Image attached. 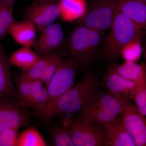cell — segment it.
<instances>
[{"instance_id":"13","label":"cell","mask_w":146,"mask_h":146,"mask_svg":"<svg viewBox=\"0 0 146 146\" xmlns=\"http://www.w3.org/2000/svg\"><path fill=\"white\" fill-rule=\"evenodd\" d=\"M104 135V146H136L124 127L121 117L101 125Z\"/></svg>"},{"instance_id":"21","label":"cell","mask_w":146,"mask_h":146,"mask_svg":"<svg viewBox=\"0 0 146 146\" xmlns=\"http://www.w3.org/2000/svg\"><path fill=\"white\" fill-rule=\"evenodd\" d=\"M58 5L60 16L66 21H73L82 14L84 9L82 0H59Z\"/></svg>"},{"instance_id":"23","label":"cell","mask_w":146,"mask_h":146,"mask_svg":"<svg viewBox=\"0 0 146 146\" xmlns=\"http://www.w3.org/2000/svg\"><path fill=\"white\" fill-rule=\"evenodd\" d=\"M47 145L42 135L35 128H29L18 136L17 146Z\"/></svg>"},{"instance_id":"31","label":"cell","mask_w":146,"mask_h":146,"mask_svg":"<svg viewBox=\"0 0 146 146\" xmlns=\"http://www.w3.org/2000/svg\"><path fill=\"white\" fill-rule=\"evenodd\" d=\"M0 1H2L3 2L13 7L16 0H0Z\"/></svg>"},{"instance_id":"32","label":"cell","mask_w":146,"mask_h":146,"mask_svg":"<svg viewBox=\"0 0 146 146\" xmlns=\"http://www.w3.org/2000/svg\"><path fill=\"white\" fill-rule=\"evenodd\" d=\"M140 1H142L144 2H146V0H140Z\"/></svg>"},{"instance_id":"5","label":"cell","mask_w":146,"mask_h":146,"mask_svg":"<svg viewBox=\"0 0 146 146\" xmlns=\"http://www.w3.org/2000/svg\"><path fill=\"white\" fill-rule=\"evenodd\" d=\"M63 125L68 128L75 146H104V135L100 125L76 116L66 118Z\"/></svg>"},{"instance_id":"24","label":"cell","mask_w":146,"mask_h":146,"mask_svg":"<svg viewBox=\"0 0 146 146\" xmlns=\"http://www.w3.org/2000/svg\"><path fill=\"white\" fill-rule=\"evenodd\" d=\"M53 52L46 56L42 57L31 69L25 72H22L19 76L30 81L40 80L47 65L52 58Z\"/></svg>"},{"instance_id":"16","label":"cell","mask_w":146,"mask_h":146,"mask_svg":"<svg viewBox=\"0 0 146 146\" xmlns=\"http://www.w3.org/2000/svg\"><path fill=\"white\" fill-rule=\"evenodd\" d=\"M9 34L18 44L23 46H34L36 40V28L28 21L17 22L11 27Z\"/></svg>"},{"instance_id":"20","label":"cell","mask_w":146,"mask_h":146,"mask_svg":"<svg viewBox=\"0 0 146 146\" xmlns=\"http://www.w3.org/2000/svg\"><path fill=\"white\" fill-rule=\"evenodd\" d=\"M135 85L130 100L135 103L139 112L146 115V72H144L134 81Z\"/></svg>"},{"instance_id":"8","label":"cell","mask_w":146,"mask_h":146,"mask_svg":"<svg viewBox=\"0 0 146 146\" xmlns=\"http://www.w3.org/2000/svg\"><path fill=\"white\" fill-rule=\"evenodd\" d=\"M117 0H91L80 20L81 25L104 31L109 28L115 13Z\"/></svg>"},{"instance_id":"1","label":"cell","mask_w":146,"mask_h":146,"mask_svg":"<svg viewBox=\"0 0 146 146\" xmlns=\"http://www.w3.org/2000/svg\"><path fill=\"white\" fill-rule=\"evenodd\" d=\"M102 86L96 74L85 70L81 80L47 106L39 119L47 123L58 116L70 115V118L74 117Z\"/></svg>"},{"instance_id":"3","label":"cell","mask_w":146,"mask_h":146,"mask_svg":"<svg viewBox=\"0 0 146 146\" xmlns=\"http://www.w3.org/2000/svg\"><path fill=\"white\" fill-rule=\"evenodd\" d=\"M127 101L116 98L101 87L93 95L76 116L102 125L121 117Z\"/></svg>"},{"instance_id":"15","label":"cell","mask_w":146,"mask_h":146,"mask_svg":"<svg viewBox=\"0 0 146 146\" xmlns=\"http://www.w3.org/2000/svg\"><path fill=\"white\" fill-rule=\"evenodd\" d=\"M0 96L18 99L16 87L13 84L11 64L3 45H0Z\"/></svg>"},{"instance_id":"6","label":"cell","mask_w":146,"mask_h":146,"mask_svg":"<svg viewBox=\"0 0 146 146\" xmlns=\"http://www.w3.org/2000/svg\"><path fill=\"white\" fill-rule=\"evenodd\" d=\"M80 69L78 64L72 59H63L46 86L48 98L45 109L72 88Z\"/></svg>"},{"instance_id":"7","label":"cell","mask_w":146,"mask_h":146,"mask_svg":"<svg viewBox=\"0 0 146 146\" xmlns=\"http://www.w3.org/2000/svg\"><path fill=\"white\" fill-rule=\"evenodd\" d=\"M27 108L18 99L0 96V133L27 125L30 120Z\"/></svg>"},{"instance_id":"29","label":"cell","mask_w":146,"mask_h":146,"mask_svg":"<svg viewBox=\"0 0 146 146\" xmlns=\"http://www.w3.org/2000/svg\"><path fill=\"white\" fill-rule=\"evenodd\" d=\"M19 129H9L0 133V146H17Z\"/></svg>"},{"instance_id":"28","label":"cell","mask_w":146,"mask_h":146,"mask_svg":"<svg viewBox=\"0 0 146 146\" xmlns=\"http://www.w3.org/2000/svg\"><path fill=\"white\" fill-rule=\"evenodd\" d=\"M62 60L63 58L59 52H54L52 58L47 65L40 79L43 84L48 86Z\"/></svg>"},{"instance_id":"25","label":"cell","mask_w":146,"mask_h":146,"mask_svg":"<svg viewBox=\"0 0 146 146\" xmlns=\"http://www.w3.org/2000/svg\"><path fill=\"white\" fill-rule=\"evenodd\" d=\"M16 84L18 100L25 107L32 108L31 81L18 76Z\"/></svg>"},{"instance_id":"2","label":"cell","mask_w":146,"mask_h":146,"mask_svg":"<svg viewBox=\"0 0 146 146\" xmlns=\"http://www.w3.org/2000/svg\"><path fill=\"white\" fill-rule=\"evenodd\" d=\"M104 31L80 25L71 34L68 42L70 58L81 69L89 67L96 57Z\"/></svg>"},{"instance_id":"4","label":"cell","mask_w":146,"mask_h":146,"mask_svg":"<svg viewBox=\"0 0 146 146\" xmlns=\"http://www.w3.org/2000/svg\"><path fill=\"white\" fill-rule=\"evenodd\" d=\"M110 31L103 43L102 54L110 61L120 54L121 50L133 39L141 36V29L122 13L115 12Z\"/></svg>"},{"instance_id":"22","label":"cell","mask_w":146,"mask_h":146,"mask_svg":"<svg viewBox=\"0 0 146 146\" xmlns=\"http://www.w3.org/2000/svg\"><path fill=\"white\" fill-rule=\"evenodd\" d=\"M13 7L0 1V43L9 34L16 22L13 15Z\"/></svg>"},{"instance_id":"10","label":"cell","mask_w":146,"mask_h":146,"mask_svg":"<svg viewBox=\"0 0 146 146\" xmlns=\"http://www.w3.org/2000/svg\"><path fill=\"white\" fill-rule=\"evenodd\" d=\"M26 15L28 21L32 23L36 29L42 31L60 16L58 2L31 4L27 9Z\"/></svg>"},{"instance_id":"17","label":"cell","mask_w":146,"mask_h":146,"mask_svg":"<svg viewBox=\"0 0 146 146\" xmlns=\"http://www.w3.org/2000/svg\"><path fill=\"white\" fill-rule=\"evenodd\" d=\"M41 58L31 47L23 46L14 51L9 60L11 65L21 69L22 72H25L31 69Z\"/></svg>"},{"instance_id":"27","label":"cell","mask_w":146,"mask_h":146,"mask_svg":"<svg viewBox=\"0 0 146 146\" xmlns=\"http://www.w3.org/2000/svg\"><path fill=\"white\" fill-rule=\"evenodd\" d=\"M141 37L133 39L121 50L120 54L125 61L136 62L141 58L142 53Z\"/></svg>"},{"instance_id":"18","label":"cell","mask_w":146,"mask_h":146,"mask_svg":"<svg viewBox=\"0 0 146 146\" xmlns=\"http://www.w3.org/2000/svg\"><path fill=\"white\" fill-rule=\"evenodd\" d=\"M32 108L39 117L45 109L48 101V94L46 88L40 80L31 81Z\"/></svg>"},{"instance_id":"14","label":"cell","mask_w":146,"mask_h":146,"mask_svg":"<svg viewBox=\"0 0 146 146\" xmlns=\"http://www.w3.org/2000/svg\"><path fill=\"white\" fill-rule=\"evenodd\" d=\"M115 12L122 13L140 28L146 25V2L140 0H117Z\"/></svg>"},{"instance_id":"11","label":"cell","mask_w":146,"mask_h":146,"mask_svg":"<svg viewBox=\"0 0 146 146\" xmlns=\"http://www.w3.org/2000/svg\"><path fill=\"white\" fill-rule=\"evenodd\" d=\"M41 31L33 47L37 54L44 57L54 52L62 44L64 32L60 25L54 23Z\"/></svg>"},{"instance_id":"9","label":"cell","mask_w":146,"mask_h":146,"mask_svg":"<svg viewBox=\"0 0 146 146\" xmlns=\"http://www.w3.org/2000/svg\"><path fill=\"white\" fill-rule=\"evenodd\" d=\"M121 119L124 127L135 142L136 146H145V116L139 112L136 106L130 100L127 102Z\"/></svg>"},{"instance_id":"12","label":"cell","mask_w":146,"mask_h":146,"mask_svg":"<svg viewBox=\"0 0 146 146\" xmlns=\"http://www.w3.org/2000/svg\"><path fill=\"white\" fill-rule=\"evenodd\" d=\"M104 84L109 89V92L118 99L127 101L130 100L134 88V82L121 76L110 65L108 70L103 77Z\"/></svg>"},{"instance_id":"26","label":"cell","mask_w":146,"mask_h":146,"mask_svg":"<svg viewBox=\"0 0 146 146\" xmlns=\"http://www.w3.org/2000/svg\"><path fill=\"white\" fill-rule=\"evenodd\" d=\"M50 136L54 146H75L68 128L64 125L63 126H52Z\"/></svg>"},{"instance_id":"30","label":"cell","mask_w":146,"mask_h":146,"mask_svg":"<svg viewBox=\"0 0 146 146\" xmlns=\"http://www.w3.org/2000/svg\"><path fill=\"white\" fill-rule=\"evenodd\" d=\"M59 0H35L32 4H37L43 3L52 2H58Z\"/></svg>"},{"instance_id":"19","label":"cell","mask_w":146,"mask_h":146,"mask_svg":"<svg viewBox=\"0 0 146 146\" xmlns=\"http://www.w3.org/2000/svg\"><path fill=\"white\" fill-rule=\"evenodd\" d=\"M114 70L121 76L128 80L134 82L146 72V65L136 62L125 61L120 64H111Z\"/></svg>"}]
</instances>
